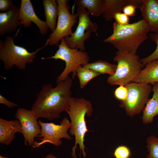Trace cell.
Listing matches in <instances>:
<instances>
[{"instance_id":"obj_1","label":"cell","mask_w":158,"mask_h":158,"mask_svg":"<svg viewBox=\"0 0 158 158\" xmlns=\"http://www.w3.org/2000/svg\"><path fill=\"white\" fill-rule=\"evenodd\" d=\"M72 84V80L68 76L55 87L51 84L43 85L31 110L38 118L49 121L59 118L62 112L68 111Z\"/></svg>"},{"instance_id":"obj_2","label":"cell","mask_w":158,"mask_h":158,"mask_svg":"<svg viewBox=\"0 0 158 158\" xmlns=\"http://www.w3.org/2000/svg\"><path fill=\"white\" fill-rule=\"evenodd\" d=\"M112 34L103 42L112 44L118 51L136 54L141 44L148 39L149 28L142 19L123 26L115 22Z\"/></svg>"},{"instance_id":"obj_3","label":"cell","mask_w":158,"mask_h":158,"mask_svg":"<svg viewBox=\"0 0 158 158\" xmlns=\"http://www.w3.org/2000/svg\"><path fill=\"white\" fill-rule=\"evenodd\" d=\"M67 113L71 120L70 134L75 138L74 145L71 149V156L73 158H76V150L78 145L80 156L82 153L83 157L85 158L87 154L85 150L86 148L84 144V137L87 132L90 131L87 129L85 116L86 115L88 117L92 115L93 110L92 104L90 101L83 98L71 97Z\"/></svg>"},{"instance_id":"obj_4","label":"cell","mask_w":158,"mask_h":158,"mask_svg":"<svg viewBox=\"0 0 158 158\" xmlns=\"http://www.w3.org/2000/svg\"><path fill=\"white\" fill-rule=\"evenodd\" d=\"M21 27L13 37L7 36L4 40L0 41V59L4 62L6 70H9L15 65L19 70L25 69L26 64L33 63L37 52L48 45L46 42L42 47L30 52L25 48L15 44L14 39L18 35Z\"/></svg>"},{"instance_id":"obj_5","label":"cell","mask_w":158,"mask_h":158,"mask_svg":"<svg viewBox=\"0 0 158 158\" xmlns=\"http://www.w3.org/2000/svg\"><path fill=\"white\" fill-rule=\"evenodd\" d=\"M114 61L117 63L116 71L107 80V83L111 85L125 86L133 82L144 66L136 54L117 51Z\"/></svg>"},{"instance_id":"obj_6","label":"cell","mask_w":158,"mask_h":158,"mask_svg":"<svg viewBox=\"0 0 158 158\" xmlns=\"http://www.w3.org/2000/svg\"><path fill=\"white\" fill-rule=\"evenodd\" d=\"M60 41V44L56 45L59 47V49L54 56L41 58L42 60L50 59L55 60L60 59L65 62V67L57 77V84L65 80L71 72L72 78L74 79L75 76H77L76 71L78 67L80 66L89 63L90 59L88 54L85 51H82L69 47L66 43L64 38Z\"/></svg>"},{"instance_id":"obj_7","label":"cell","mask_w":158,"mask_h":158,"mask_svg":"<svg viewBox=\"0 0 158 158\" xmlns=\"http://www.w3.org/2000/svg\"><path fill=\"white\" fill-rule=\"evenodd\" d=\"M128 90L127 97L121 102L119 106L132 117L142 111L152 91L150 85L132 82L125 86Z\"/></svg>"},{"instance_id":"obj_8","label":"cell","mask_w":158,"mask_h":158,"mask_svg":"<svg viewBox=\"0 0 158 158\" xmlns=\"http://www.w3.org/2000/svg\"><path fill=\"white\" fill-rule=\"evenodd\" d=\"M38 123L41 127V131L38 136V142L35 141L31 146L33 149L39 147L46 143H51L58 146L62 143L61 139L65 138L70 140L71 137L68 133L71 126L70 122L66 117L64 118L60 124L54 123H44L40 120Z\"/></svg>"},{"instance_id":"obj_9","label":"cell","mask_w":158,"mask_h":158,"mask_svg":"<svg viewBox=\"0 0 158 158\" xmlns=\"http://www.w3.org/2000/svg\"><path fill=\"white\" fill-rule=\"evenodd\" d=\"M77 13L79 22L74 32L64 38L66 43L69 48L82 51L85 50V42L90 36L92 32L95 33L98 29L97 23L92 22L89 17V13L85 9L78 8Z\"/></svg>"},{"instance_id":"obj_10","label":"cell","mask_w":158,"mask_h":158,"mask_svg":"<svg viewBox=\"0 0 158 158\" xmlns=\"http://www.w3.org/2000/svg\"><path fill=\"white\" fill-rule=\"evenodd\" d=\"M58 7V20L56 29L51 32L47 40L50 46L57 45L63 38L71 35L72 28L78 22L76 13H71L68 0H56Z\"/></svg>"},{"instance_id":"obj_11","label":"cell","mask_w":158,"mask_h":158,"mask_svg":"<svg viewBox=\"0 0 158 158\" xmlns=\"http://www.w3.org/2000/svg\"><path fill=\"white\" fill-rule=\"evenodd\" d=\"M15 117L21 123L25 145L31 147L35 141V138H37L41 131L38 118L31 110L22 108L17 109Z\"/></svg>"},{"instance_id":"obj_12","label":"cell","mask_w":158,"mask_h":158,"mask_svg":"<svg viewBox=\"0 0 158 158\" xmlns=\"http://www.w3.org/2000/svg\"><path fill=\"white\" fill-rule=\"evenodd\" d=\"M18 19L22 25L25 28L31 27V22L35 24L42 35H46L49 28L45 22L40 19L36 14L32 4L30 0H21Z\"/></svg>"},{"instance_id":"obj_13","label":"cell","mask_w":158,"mask_h":158,"mask_svg":"<svg viewBox=\"0 0 158 158\" xmlns=\"http://www.w3.org/2000/svg\"><path fill=\"white\" fill-rule=\"evenodd\" d=\"M140 8L142 19L150 31L158 32V0H142Z\"/></svg>"},{"instance_id":"obj_14","label":"cell","mask_w":158,"mask_h":158,"mask_svg":"<svg viewBox=\"0 0 158 158\" xmlns=\"http://www.w3.org/2000/svg\"><path fill=\"white\" fill-rule=\"evenodd\" d=\"M20 7L16 6L11 11L0 13V35L2 36L16 31L19 26H22L18 19Z\"/></svg>"},{"instance_id":"obj_15","label":"cell","mask_w":158,"mask_h":158,"mask_svg":"<svg viewBox=\"0 0 158 158\" xmlns=\"http://www.w3.org/2000/svg\"><path fill=\"white\" fill-rule=\"evenodd\" d=\"M17 132L22 133L21 126L18 120H7L0 118V143L9 145L16 137Z\"/></svg>"},{"instance_id":"obj_16","label":"cell","mask_w":158,"mask_h":158,"mask_svg":"<svg viewBox=\"0 0 158 158\" xmlns=\"http://www.w3.org/2000/svg\"><path fill=\"white\" fill-rule=\"evenodd\" d=\"M142 4V0H104L102 15L106 20L109 21L116 13L122 12L126 6L133 4L140 8Z\"/></svg>"},{"instance_id":"obj_17","label":"cell","mask_w":158,"mask_h":158,"mask_svg":"<svg viewBox=\"0 0 158 158\" xmlns=\"http://www.w3.org/2000/svg\"><path fill=\"white\" fill-rule=\"evenodd\" d=\"M133 82L153 85L158 82V59L147 63Z\"/></svg>"},{"instance_id":"obj_18","label":"cell","mask_w":158,"mask_h":158,"mask_svg":"<svg viewBox=\"0 0 158 158\" xmlns=\"http://www.w3.org/2000/svg\"><path fill=\"white\" fill-rule=\"evenodd\" d=\"M152 91L153 92L152 97L148 99L142 111V119L145 124L152 123L154 118L158 115V82L153 85Z\"/></svg>"},{"instance_id":"obj_19","label":"cell","mask_w":158,"mask_h":158,"mask_svg":"<svg viewBox=\"0 0 158 158\" xmlns=\"http://www.w3.org/2000/svg\"><path fill=\"white\" fill-rule=\"evenodd\" d=\"M42 2L45 22L52 32L56 27V19L59 12L58 5L55 0H43Z\"/></svg>"},{"instance_id":"obj_20","label":"cell","mask_w":158,"mask_h":158,"mask_svg":"<svg viewBox=\"0 0 158 158\" xmlns=\"http://www.w3.org/2000/svg\"><path fill=\"white\" fill-rule=\"evenodd\" d=\"M104 0H78L76 2L78 8H85L90 14L96 17L102 14Z\"/></svg>"},{"instance_id":"obj_21","label":"cell","mask_w":158,"mask_h":158,"mask_svg":"<svg viewBox=\"0 0 158 158\" xmlns=\"http://www.w3.org/2000/svg\"><path fill=\"white\" fill-rule=\"evenodd\" d=\"M82 66L92 69L99 74H107L113 75L116 68V65L110 63L104 60H98L94 62L89 63Z\"/></svg>"},{"instance_id":"obj_22","label":"cell","mask_w":158,"mask_h":158,"mask_svg":"<svg viewBox=\"0 0 158 158\" xmlns=\"http://www.w3.org/2000/svg\"><path fill=\"white\" fill-rule=\"evenodd\" d=\"M80 87L83 89L91 80L100 75L96 72L85 67L80 66L76 71Z\"/></svg>"},{"instance_id":"obj_23","label":"cell","mask_w":158,"mask_h":158,"mask_svg":"<svg viewBox=\"0 0 158 158\" xmlns=\"http://www.w3.org/2000/svg\"><path fill=\"white\" fill-rule=\"evenodd\" d=\"M146 143L148 153L147 158H158V138L151 135L147 138Z\"/></svg>"},{"instance_id":"obj_24","label":"cell","mask_w":158,"mask_h":158,"mask_svg":"<svg viewBox=\"0 0 158 158\" xmlns=\"http://www.w3.org/2000/svg\"><path fill=\"white\" fill-rule=\"evenodd\" d=\"M149 36L150 39L156 44V47L151 54L146 57L140 59L141 62L144 66L153 60L158 59V32L151 33Z\"/></svg>"},{"instance_id":"obj_25","label":"cell","mask_w":158,"mask_h":158,"mask_svg":"<svg viewBox=\"0 0 158 158\" xmlns=\"http://www.w3.org/2000/svg\"><path fill=\"white\" fill-rule=\"evenodd\" d=\"M130 151L125 145H121L117 147L114 150V155L115 158H130Z\"/></svg>"},{"instance_id":"obj_26","label":"cell","mask_w":158,"mask_h":158,"mask_svg":"<svg viewBox=\"0 0 158 158\" xmlns=\"http://www.w3.org/2000/svg\"><path fill=\"white\" fill-rule=\"evenodd\" d=\"M128 94L127 88L125 86L119 85L114 90V96L117 100L122 102L126 99Z\"/></svg>"},{"instance_id":"obj_27","label":"cell","mask_w":158,"mask_h":158,"mask_svg":"<svg viewBox=\"0 0 158 158\" xmlns=\"http://www.w3.org/2000/svg\"><path fill=\"white\" fill-rule=\"evenodd\" d=\"M113 18L115 20V22L121 25L124 26L129 24V17L122 12L116 13Z\"/></svg>"},{"instance_id":"obj_28","label":"cell","mask_w":158,"mask_h":158,"mask_svg":"<svg viewBox=\"0 0 158 158\" xmlns=\"http://www.w3.org/2000/svg\"><path fill=\"white\" fill-rule=\"evenodd\" d=\"M16 6L12 0H0V11L8 12Z\"/></svg>"},{"instance_id":"obj_29","label":"cell","mask_w":158,"mask_h":158,"mask_svg":"<svg viewBox=\"0 0 158 158\" xmlns=\"http://www.w3.org/2000/svg\"><path fill=\"white\" fill-rule=\"evenodd\" d=\"M137 8L138 7L134 5H128L123 8L122 12L129 17H133L135 15Z\"/></svg>"},{"instance_id":"obj_30","label":"cell","mask_w":158,"mask_h":158,"mask_svg":"<svg viewBox=\"0 0 158 158\" xmlns=\"http://www.w3.org/2000/svg\"><path fill=\"white\" fill-rule=\"evenodd\" d=\"M0 103L4 104L8 107L11 108H13L18 106L17 104L10 102L1 94L0 95Z\"/></svg>"},{"instance_id":"obj_31","label":"cell","mask_w":158,"mask_h":158,"mask_svg":"<svg viewBox=\"0 0 158 158\" xmlns=\"http://www.w3.org/2000/svg\"><path fill=\"white\" fill-rule=\"evenodd\" d=\"M44 158H58L56 157L53 154H50L47 155Z\"/></svg>"},{"instance_id":"obj_32","label":"cell","mask_w":158,"mask_h":158,"mask_svg":"<svg viewBox=\"0 0 158 158\" xmlns=\"http://www.w3.org/2000/svg\"><path fill=\"white\" fill-rule=\"evenodd\" d=\"M0 158H8L6 157H3L1 155H0Z\"/></svg>"},{"instance_id":"obj_33","label":"cell","mask_w":158,"mask_h":158,"mask_svg":"<svg viewBox=\"0 0 158 158\" xmlns=\"http://www.w3.org/2000/svg\"><path fill=\"white\" fill-rule=\"evenodd\" d=\"M91 158V157H89V158Z\"/></svg>"},{"instance_id":"obj_34","label":"cell","mask_w":158,"mask_h":158,"mask_svg":"<svg viewBox=\"0 0 158 158\" xmlns=\"http://www.w3.org/2000/svg\"><path fill=\"white\" fill-rule=\"evenodd\" d=\"M157 127H158V124H157Z\"/></svg>"}]
</instances>
